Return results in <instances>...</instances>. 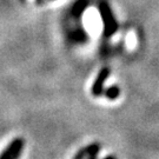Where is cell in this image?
Masks as SVG:
<instances>
[{"instance_id": "30bf717a", "label": "cell", "mask_w": 159, "mask_h": 159, "mask_svg": "<svg viewBox=\"0 0 159 159\" xmlns=\"http://www.w3.org/2000/svg\"><path fill=\"white\" fill-rule=\"evenodd\" d=\"M37 2H38V4H41V2H43V0H37Z\"/></svg>"}, {"instance_id": "ba28073f", "label": "cell", "mask_w": 159, "mask_h": 159, "mask_svg": "<svg viewBox=\"0 0 159 159\" xmlns=\"http://www.w3.org/2000/svg\"><path fill=\"white\" fill-rule=\"evenodd\" d=\"M104 159H116V157L114 156H107V157H105Z\"/></svg>"}, {"instance_id": "5b68a950", "label": "cell", "mask_w": 159, "mask_h": 159, "mask_svg": "<svg viewBox=\"0 0 159 159\" xmlns=\"http://www.w3.org/2000/svg\"><path fill=\"white\" fill-rule=\"evenodd\" d=\"M85 150H86V153H87V157L89 156H97V154L99 153V151H100V144L93 143L91 145L86 146Z\"/></svg>"}, {"instance_id": "9c48e42d", "label": "cell", "mask_w": 159, "mask_h": 159, "mask_svg": "<svg viewBox=\"0 0 159 159\" xmlns=\"http://www.w3.org/2000/svg\"><path fill=\"white\" fill-rule=\"evenodd\" d=\"M87 159H97V156H89Z\"/></svg>"}, {"instance_id": "3957f363", "label": "cell", "mask_w": 159, "mask_h": 159, "mask_svg": "<svg viewBox=\"0 0 159 159\" xmlns=\"http://www.w3.org/2000/svg\"><path fill=\"white\" fill-rule=\"evenodd\" d=\"M110 75V68L108 67H104L100 70V72L98 73L96 80L92 85V94L94 97L102 96V89H104V83L105 80L108 78Z\"/></svg>"}, {"instance_id": "7a4b0ae2", "label": "cell", "mask_w": 159, "mask_h": 159, "mask_svg": "<svg viewBox=\"0 0 159 159\" xmlns=\"http://www.w3.org/2000/svg\"><path fill=\"white\" fill-rule=\"evenodd\" d=\"M24 145H25V140L23 138H16L8 144L5 151L0 154V159H18L23 151Z\"/></svg>"}, {"instance_id": "277c9868", "label": "cell", "mask_w": 159, "mask_h": 159, "mask_svg": "<svg viewBox=\"0 0 159 159\" xmlns=\"http://www.w3.org/2000/svg\"><path fill=\"white\" fill-rule=\"evenodd\" d=\"M120 94V90L118 86H111V87H108L107 90L105 91V96L106 98L108 99H111V100H113V99H117Z\"/></svg>"}, {"instance_id": "52a82bcc", "label": "cell", "mask_w": 159, "mask_h": 159, "mask_svg": "<svg viewBox=\"0 0 159 159\" xmlns=\"http://www.w3.org/2000/svg\"><path fill=\"white\" fill-rule=\"evenodd\" d=\"M85 157H87V153H86L85 148H83V150H80V151H78V152L75 153L73 159H84Z\"/></svg>"}, {"instance_id": "6da1fadb", "label": "cell", "mask_w": 159, "mask_h": 159, "mask_svg": "<svg viewBox=\"0 0 159 159\" xmlns=\"http://www.w3.org/2000/svg\"><path fill=\"white\" fill-rule=\"evenodd\" d=\"M99 10H100L102 23H104V35L110 38L111 35H113L114 32L118 29L117 21L114 19L113 14H112V12L110 10V7L106 4H100Z\"/></svg>"}, {"instance_id": "8992f818", "label": "cell", "mask_w": 159, "mask_h": 159, "mask_svg": "<svg viewBox=\"0 0 159 159\" xmlns=\"http://www.w3.org/2000/svg\"><path fill=\"white\" fill-rule=\"evenodd\" d=\"M85 7H86V1H84V0H80L79 2H77L73 8V13L75 14V17H78L80 13L85 10Z\"/></svg>"}]
</instances>
